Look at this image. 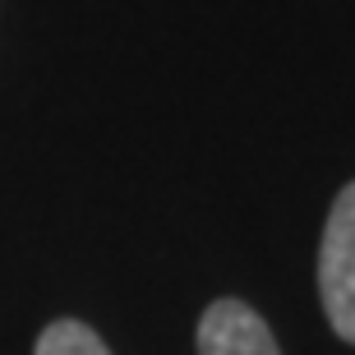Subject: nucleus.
<instances>
[{"label": "nucleus", "instance_id": "f03ea898", "mask_svg": "<svg viewBox=\"0 0 355 355\" xmlns=\"http://www.w3.org/2000/svg\"><path fill=\"white\" fill-rule=\"evenodd\" d=\"M198 355H282L272 328L245 300H212L198 318Z\"/></svg>", "mask_w": 355, "mask_h": 355}, {"label": "nucleus", "instance_id": "7ed1b4c3", "mask_svg": "<svg viewBox=\"0 0 355 355\" xmlns=\"http://www.w3.org/2000/svg\"><path fill=\"white\" fill-rule=\"evenodd\" d=\"M33 355H111V351H106V342L88 323H79V318H55L51 328H42Z\"/></svg>", "mask_w": 355, "mask_h": 355}, {"label": "nucleus", "instance_id": "f257e3e1", "mask_svg": "<svg viewBox=\"0 0 355 355\" xmlns=\"http://www.w3.org/2000/svg\"><path fill=\"white\" fill-rule=\"evenodd\" d=\"M318 295L332 332L355 346V180L337 194L328 212V231L318 250Z\"/></svg>", "mask_w": 355, "mask_h": 355}]
</instances>
